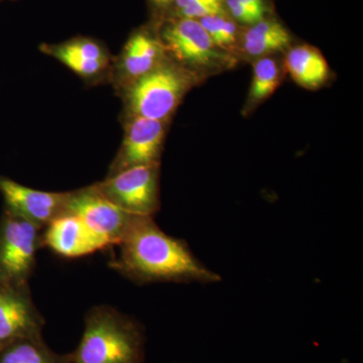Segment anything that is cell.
Here are the masks:
<instances>
[{"label": "cell", "mask_w": 363, "mask_h": 363, "mask_svg": "<svg viewBox=\"0 0 363 363\" xmlns=\"http://www.w3.org/2000/svg\"><path fill=\"white\" fill-rule=\"evenodd\" d=\"M152 4H156L157 6H166L169 4H173L176 0H150Z\"/></svg>", "instance_id": "obj_24"}, {"label": "cell", "mask_w": 363, "mask_h": 363, "mask_svg": "<svg viewBox=\"0 0 363 363\" xmlns=\"http://www.w3.org/2000/svg\"><path fill=\"white\" fill-rule=\"evenodd\" d=\"M109 266L140 285L154 283L213 284L221 281L193 255L188 243L169 236L152 216H136Z\"/></svg>", "instance_id": "obj_1"}, {"label": "cell", "mask_w": 363, "mask_h": 363, "mask_svg": "<svg viewBox=\"0 0 363 363\" xmlns=\"http://www.w3.org/2000/svg\"><path fill=\"white\" fill-rule=\"evenodd\" d=\"M180 13L184 18H192V20L199 18L200 20L206 16H224L226 13L222 0H206V1L184 7L180 9Z\"/></svg>", "instance_id": "obj_18"}, {"label": "cell", "mask_w": 363, "mask_h": 363, "mask_svg": "<svg viewBox=\"0 0 363 363\" xmlns=\"http://www.w3.org/2000/svg\"><path fill=\"white\" fill-rule=\"evenodd\" d=\"M0 363H72L71 353L59 354L43 335L18 339L0 348Z\"/></svg>", "instance_id": "obj_14"}, {"label": "cell", "mask_w": 363, "mask_h": 363, "mask_svg": "<svg viewBox=\"0 0 363 363\" xmlns=\"http://www.w3.org/2000/svg\"><path fill=\"white\" fill-rule=\"evenodd\" d=\"M48 49H49L50 55L58 59L71 70L76 72L79 75L84 76V77L97 75L108 64V62L82 58L78 55L66 51L61 45L49 47Z\"/></svg>", "instance_id": "obj_17"}, {"label": "cell", "mask_w": 363, "mask_h": 363, "mask_svg": "<svg viewBox=\"0 0 363 363\" xmlns=\"http://www.w3.org/2000/svg\"><path fill=\"white\" fill-rule=\"evenodd\" d=\"M164 43L177 59L190 65H213L219 59L216 45L198 20L184 18L164 30Z\"/></svg>", "instance_id": "obj_11"}, {"label": "cell", "mask_w": 363, "mask_h": 363, "mask_svg": "<svg viewBox=\"0 0 363 363\" xmlns=\"http://www.w3.org/2000/svg\"><path fill=\"white\" fill-rule=\"evenodd\" d=\"M290 42V33L278 21H260L245 33L243 50L250 56H266L283 50Z\"/></svg>", "instance_id": "obj_15"}, {"label": "cell", "mask_w": 363, "mask_h": 363, "mask_svg": "<svg viewBox=\"0 0 363 363\" xmlns=\"http://www.w3.org/2000/svg\"><path fill=\"white\" fill-rule=\"evenodd\" d=\"M93 186L128 213L152 216L159 210V164L131 167Z\"/></svg>", "instance_id": "obj_5"}, {"label": "cell", "mask_w": 363, "mask_h": 363, "mask_svg": "<svg viewBox=\"0 0 363 363\" xmlns=\"http://www.w3.org/2000/svg\"><path fill=\"white\" fill-rule=\"evenodd\" d=\"M164 135V121L133 116L111 175L131 167L159 164Z\"/></svg>", "instance_id": "obj_9"}, {"label": "cell", "mask_w": 363, "mask_h": 363, "mask_svg": "<svg viewBox=\"0 0 363 363\" xmlns=\"http://www.w3.org/2000/svg\"><path fill=\"white\" fill-rule=\"evenodd\" d=\"M199 23H201L203 28L206 30L213 44L216 47H220L222 28H223L224 23H225L224 16H206V18H200Z\"/></svg>", "instance_id": "obj_20"}, {"label": "cell", "mask_w": 363, "mask_h": 363, "mask_svg": "<svg viewBox=\"0 0 363 363\" xmlns=\"http://www.w3.org/2000/svg\"><path fill=\"white\" fill-rule=\"evenodd\" d=\"M43 229L4 208L0 217V281L28 285Z\"/></svg>", "instance_id": "obj_4"}, {"label": "cell", "mask_w": 363, "mask_h": 363, "mask_svg": "<svg viewBox=\"0 0 363 363\" xmlns=\"http://www.w3.org/2000/svg\"><path fill=\"white\" fill-rule=\"evenodd\" d=\"M235 25H234L233 21L225 20L221 32L220 47H226V45L233 44L234 40H235Z\"/></svg>", "instance_id": "obj_21"}, {"label": "cell", "mask_w": 363, "mask_h": 363, "mask_svg": "<svg viewBox=\"0 0 363 363\" xmlns=\"http://www.w3.org/2000/svg\"><path fill=\"white\" fill-rule=\"evenodd\" d=\"M286 65L294 80L309 89L320 87L328 78L326 60L316 49L308 45L291 50L286 56Z\"/></svg>", "instance_id": "obj_13"}, {"label": "cell", "mask_w": 363, "mask_h": 363, "mask_svg": "<svg viewBox=\"0 0 363 363\" xmlns=\"http://www.w3.org/2000/svg\"><path fill=\"white\" fill-rule=\"evenodd\" d=\"M240 1H242L243 4H247V6L253 9L255 13H257L260 14V16H264V9L262 0H240Z\"/></svg>", "instance_id": "obj_22"}, {"label": "cell", "mask_w": 363, "mask_h": 363, "mask_svg": "<svg viewBox=\"0 0 363 363\" xmlns=\"http://www.w3.org/2000/svg\"><path fill=\"white\" fill-rule=\"evenodd\" d=\"M162 45L145 33H138L128 40L121 62L124 77L133 81L143 77L161 64Z\"/></svg>", "instance_id": "obj_12"}, {"label": "cell", "mask_w": 363, "mask_h": 363, "mask_svg": "<svg viewBox=\"0 0 363 363\" xmlns=\"http://www.w3.org/2000/svg\"><path fill=\"white\" fill-rule=\"evenodd\" d=\"M142 325L107 306L94 307L85 317V328L72 363H143Z\"/></svg>", "instance_id": "obj_2"}, {"label": "cell", "mask_w": 363, "mask_h": 363, "mask_svg": "<svg viewBox=\"0 0 363 363\" xmlns=\"http://www.w3.org/2000/svg\"><path fill=\"white\" fill-rule=\"evenodd\" d=\"M192 82L188 71L171 64H160L131 83L128 100L133 116L166 121Z\"/></svg>", "instance_id": "obj_3"}, {"label": "cell", "mask_w": 363, "mask_h": 363, "mask_svg": "<svg viewBox=\"0 0 363 363\" xmlns=\"http://www.w3.org/2000/svg\"><path fill=\"white\" fill-rule=\"evenodd\" d=\"M226 6L230 9L234 18L241 23L255 25V23L262 21V18H264L240 0H226Z\"/></svg>", "instance_id": "obj_19"}, {"label": "cell", "mask_w": 363, "mask_h": 363, "mask_svg": "<svg viewBox=\"0 0 363 363\" xmlns=\"http://www.w3.org/2000/svg\"><path fill=\"white\" fill-rule=\"evenodd\" d=\"M206 1V0H176L177 6L179 9H184V7L192 6V4H199V2Z\"/></svg>", "instance_id": "obj_23"}, {"label": "cell", "mask_w": 363, "mask_h": 363, "mask_svg": "<svg viewBox=\"0 0 363 363\" xmlns=\"http://www.w3.org/2000/svg\"><path fill=\"white\" fill-rule=\"evenodd\" d=\"M279 84V69L272 58L264 57L255 63L250 92V104L255 105L271 96Z\"/></svg>", "instance_id": "obj_16"}, {"label": "cell", "mask_w": 363, "mask_h": 363, "mask_svg": "<svg viewBox=\"0 0 363 363\" xmlns=\"http://www.w3.org/2000/svg\"><path fill=\"white\" fill-rule=\"evenodd\" d=\"M44 325L28 285L0 281V348L18 339L42 335Z\"/></svg>", "instance_id": "obj_7"}, {"label": "cell", "mask_w": 363, "mask_h": 363, "mask_svg": "<svg viewBox=\"0 0 363 363\" xmlns=\"http://www.w3.org/2000/svg\"><path fill=\"white\" fill-rule=\"evenodd\" d=\"M65 212L81 219L105 247L118 245L138 216L123 211L94 186L69 193Z\"/></svg>", "instance_id": "obj_6"}, {"label": "cell", "mask_w": 363, "mask_h": 363, "mask_svg": "<svg viewBox=\"0 0 363 363\" xmlns=\"http://www.w3.org/2000/svg\"><path fill=\"white\" fill-rule=\"evenodd\" d=\"M0 193L6 209L32 222L40 229L65 213L69 193L45 192L0 176Z\"/></svg>", "instance_id": "obj_8"}, {"label": "cell", "mask_w": 363, "mask_h": 363, "mask_svg": "<svg viewBox=\"0 0 363 363\" xmlns=\"http://www.w3.org/2000/svg\"><path fill=\"white\" fill-rule=\"evenodd\" d=\"M42 247L67 259H77L104 250V243L94 235L76 215H60L43 229Z\"/></svg>", "instance_id": "obj_10"}]
</instances>
